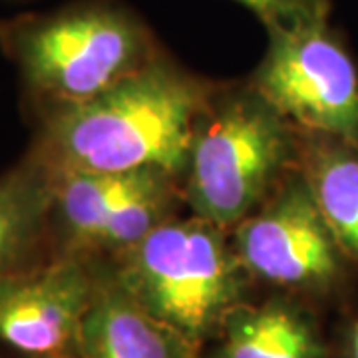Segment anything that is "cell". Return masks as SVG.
<instances>
[{
  "mask_svg": "<svg viewBox=\"0 0 358 358\" xmlns=\"http://www.w3.org/2000/svg\"><path fill=\"white\" fill-rule=\"evenodd\" d=\"M217 90L162 50L88 102L34 115L28 154L54 176L164 169L183 178Z\"/></svg>",
  "mask_w": 358,
  "mask_h": 358,
  "instance_id": "obj_1",
  "label": "cell"
},
{
  "mask_svg": "<svg viewBox=\"0 0 358 358\" xmlns=\"http://www.w3.org/2000/svg\"><path fill=\"white\" fill-rule=\"evenodd\" d=\"M0 50L36 115L88 102L164 48L124 2L74 0L48 13L0 20Z\"/></svg>",
  "mask_w": 358,
  "mask_h": 358,
  "instance_id": "obj_2",
  "label": "cell"
},
{
  "mask_svg": "<svg viewBox=\"0 0 358 358\" xmlns=\"http://www.w3.org/2000/svg\"><path fill=\"white\" fill-rule=\"evenodd\" d=\"M301 131L257 92L219 86L181 178L193 215L231 231L299 167Z\"/></svg>",
  "mask_w": 358,
  "mask_h": 358,
  "instance_id": "obj_3",
  "label": "cell"
},
{
  "mask_svg": "<svg viewBox=\"0 0 358 358\" xmlns=\"http://www.w3.org/2000/svg\"><path fill=\"white\" fill-rule=\"evenodd\" d=\"M106 263L145 313L195 346L217 336L253 282L229 231L193 213L167 219Z\"/></svg>",
  "mask_w": 358,
  "mask_h": 358,
  "instance_id": "obj_4",
  "label": "cell"
},
{
  "mask_svg": "<svg viewBox=\"0 0 358 358\" xmlns=\"http://www.w3.org/2000/svg\"><path fill=\"white\" fill-rule=\"evenodd\" d=\"M181 178L164 169L56 176L50 255L112 261L178 215Z\"/></svg>",
  "mask_w": 358,
  "mask_h": 358,
  "instance_id": "obj_5",
  "label": "cell"
},
{
  "mask_svg": "<svg viewBox=\"0 0 358 358\" xmlns=\"http://www.w3.org/2000/svg\"><path fill=\"white\" fill-rule=\"evenodd\" d=\"M267 36L249 84L299 131L358 145V66L329 20Z\"/></svg>",
  "mask_w": 358,
  "mask_h": 358,
  "instance_id": "obj_6",
  "label": "cell"
},
{
  "mask_svg": "<svg viewBox=\"0 0 358 358\" xmlns=\"http://www.w3.org/2000/svg\"><path fill=\"white\" fill-rule=\"evenodd\" d=\"M229 235L253 282L291 293H331L350 265L299 167Z\"/></svg>",
  "mask_w": 358,
  "mask_h": 358,
  "instance_id": "obj_7",
  "label": "cell"
},
{
  "mask_svg": "<svg viewBox=\"0 0 358 358\" xmlns=\"http://www.w3.org/2000/svg\"><path fill=\"white\" fill-rule=\"evenodd\" d=\"M100 261L50 255L0 277V348L20 358L80 355Z\"/></svg>",
  "mask_w": 358,
  "mask_h": 358,
  "instance_id": "obj_8",
  "label": "cell"
},
{
  "mask_svg": "<svg viewBox=\"0 0 358 358\" xmlns=\"http://www.w3.org/2000/svg\"><path fill=\"white\" fill-rule=\"evenodd\" d=\"M82 358H197V346L152 317L100 261L94 301L80 336Z\"/></svg>",
  "mask_w": 358,
  "mask_h": 358,
  "instance_id": "obj_9",
  "label": "cell"
},
{
  "mask_svg": "<svg viewBox=\"0 0 358 358\" xmlns=\"http://www.w3.org/2000/svg\"><path fill=\"white\" fill-rule=\"evenodd\" d=\"M56 176L26 152L0 173V277L50 257Z\"/></svg>",
  "mask_w": 358,
  "mask_h": 358,
  "instance_id": "obj_10",
  "label": "cell"
},
{
  "mask_svg": "<svg viewBox=\"0 0 358 358\" xmlns=\"http://www.w3.org/2000/svg\"><path fill=\"white\" fill-rule=\"evenodd\" d=\"M215 358H329L317 322L289 299L233 308L217 333Z\"/></svg>",
  "mask_w": 358,
  "mask_h": 358,
  "instance_id": "obj_11",
  "label": "cell"
},
{
  "mask_svg": "<svg viewBox=\"0 0 358 358\" xmlns=\"http://www.w3.org/2000/svg\"><path fill=\"white\" fill-rule=\"evenodd\" d=\"M299 169L341 249L358 265V145L301 131Z\"/></svg>",
  "mask_w": 358,
  "mask_h": 358,
  "instance_id": "obj_12",
  "label": "cell"
},
{
  "mask_svg": "<svg viewBox=\"0 0 358 358\" xmlns=\"http://www.w3.org/2000/svg\"><path fill=\"white\" fill-rule=\"evenodd\" d=\"M249 8L265 30H287L329 20V0H235Z\"/></svg>",
  "mask_w": 358,
  "mask_h": 358,
  "instance_id": "obj_13",
  "label": "cell"
},
{
  "mask_svg": "<svg viewBox=\"0 0 358 358\" xmlns=\"http://www.w3.org/2000/svg\"><path fill=\"white\" fill-rule=\"evenodd\" d=\"M345 358H358V317L346 329Z\"/></svg>",
  "mask_w": 358,
  "mask_h": 358,
  "instance_id": "obj_14",
  "label": "cell"
},
{
  "mask_svg": "<svg viewBox=\"0 0 358 358\" xmlns=\"http://www.w3.org/2000/svg\"><path fill=\"white\" fill-rule=\"evenodd\" d=\"M68 358H82V357H80V355H78V357H68Z\"/></svg>",
  "mask_w": 358,
  "mask_h": 358,
  "instance_id": "obj_15",
  "label": "cell"
}]
</instances>
